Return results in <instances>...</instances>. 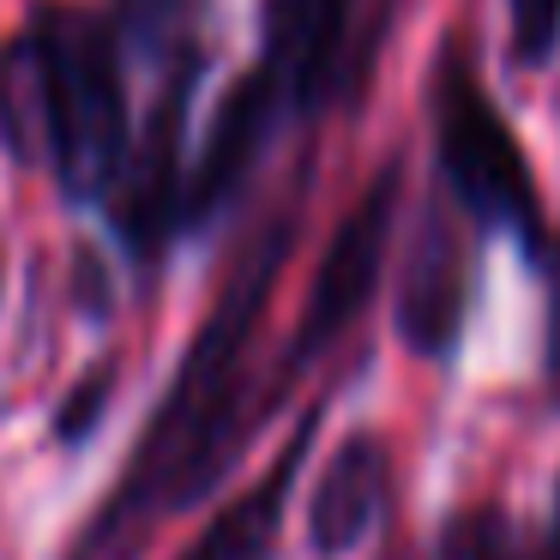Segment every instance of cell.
Here are the masks:
<instances>
[{
  "mask_svg": "<svg viewBox=\"0 0 560 560\" xmlns=\"http://www.w3.org/2000/svg\"><path fill=\"white\" fill-rule=\"evenodd\" d=\"M109 386H115V368H97L91 380H79L73 398H67V410L55 416V434H61V440H85L91 428L103 422V410H109Z\"/></svg>",
  "mask_w": 560,
  "mask_h": 560,
  "instance_id": "obj_15",
  "label": "cell"
},
{
  "mask_svg": "<svg viewBox=\"0 0 560 560\" xmlns=\"http://www.w3.org/2000/svg\"><path fill=\"white\" fill-rule=\"evenodd\" d=\"M31 31L49 73V170L73 206H109L139 133L127 109V37L85 7H43Z\"/></svg>",
  "mask_w": 560,
  "mask_h": 560,
  "instance_id": "obj_2",
  "label": "cell"
},
{
  "mask_svg": "<svg viewBox=\"0 0 560 560\" xmlns=\"http://www.w3.org/2000/svg\"><path fill=\"white\" fill-rule=\"evenodd\" d=\"M398 194H404V163H386V170L362 187V199L338 218L331 247L319 254L314 283H307L302 326H295L290 350H283V362H278V374L290 392H295V380H302L326 350H338V338L368 314L380 278H386L392 230H398Z\"/></svg>",
  "mask_w": 560,
  "mask_h": 560,
  "instance_id": "obj_5",
  "label": "cell"
},
{
  "mask_svg": "<svg viewBox=\"0 0 560 560\" xmlns=\"http://www.w3.org/2000/svg\"><path fill=\"white\" fill-rule=\"evenodd\" d=\"M440 560H560V548L518 530L506 506H464L440 530Z\"/></svg>",
  "mask_w": 560,
  "mask_h": 560,
  "instance_id": "obj_12",
  "label": "cell"
},
{
  "mask_svg": "<svg viewBox=\"0 0 560 560\" xmlns=\"http://www.w3.org/2000/svg\"><path fill=\"white\" fill-rule=\"evenodd\" d=\"M548 542L560 548V476H555V512H548Z\"/></svg>",
  "mask_w": 560,
  "mask_h": 560,
  "instance_id": "obj_16",
  "label": "cell"
},
{
  "mask_svg": "<svg viewBox=\"0 0 560 560\" xmlns=\"http://www.w3.org/2000/svg\"><path fill=\"white\" fill-rule=\"evenodd\" d=\"M199 73H206V55H187V61L163 67V85H158V103L145 109L133 133V158H127L121 182L109 194V211H115V235L121 247L139 259V266H158L163 247L175 242L182 230V199H187V109H194V91H199Z\"/></svg>",
  "mask_w": 560,
  "mask_h": 560,
  "instance_id": "obj_7",
  "label": "cell"
},
{
  "mask_svg": "<svg viewBox=\"0 0 560 560\" xmlns=\"http://www.w3.org/2000/svg\"><path fill=\"white\" fill-rule=\"evenodd\" d=\"M428 121H434L440 187H446L488 235H512L536 266L555 230L542 223V194H536L530 158H524L512 121L500 115V103L488 97V85L476 79L470 49H464L458 37L440 43V55H434Z\"/></svg>",
  "mask_w": 560,
  "mask_h": 560,
  "instance_id": "obj_3",
  "label": "cell"
},
{
  "mask_svg": "<svg viewBox=\"0 0 560 560\" xmlns=\"http://www.w3.org/2000/svg\"><path fill=\"white\" fill-rule=\"evenodd\" d=\"M295 254V206L271 211L242 242L211 314L199 319L182 368L170 374L133 458L121 464L103 506L73 530L61 560H145L151 536L175 512L218 494L242 446L266 428V416L290 398L283 374H259V331H266L278 278Z\"/></svg>",
  "mask_w": 560,
  "mask_h": 560,
  "instance_id": "obj_1",
  "label": "cell"
},
{
  "mask_svg": "<svg viewBox=\"0 0 560 560\" xmlns=\"http://www.w3.org/2000/svg\"><path fill=\"white\" fill-rule=\"evenodd\" d=\"M482 223L440 187L428 211L416 218L410 242L398 254V295H392V326L422 362H452L464 338V319L476 302V271H482Z\"/></svg>",
  "mask_w": 560,
  "mask_h": 560,
  "instance_id": "obj_6",
  "label": "cell"
},
{
  "mask_svg": "<svg viewBox=\"0 0 560 560\" xmlns=\"http://www.w3.org/2000/svg\"><path fill=\"white\" fill-rule=\"evenodd\" d=\"M506 19H512V61L524 73H536L560 55V0H506Z\"/></svg>",
  "mask_w": 560,
  "mask_h": 560,
  "instance_id": "obj_13",
  "label": "cell"
},
{
  "mask_svg": "<svg viewBox=\"0 0 560 560\" xmlns=\"http://www.w3.org/2000/svg\"><path fill=\"white\" fill-rule=\"evenodd\" d=\"M392 506V446L374 428H355L331 446L314 494H307V542L319 560H338L374 536Z\"/></svg>",
  "mask_w": 560,
  "mask_h": 560,
  "instance_id": "obj_8",
  "label": "cell"
},
{
  "mask_svg": "<svg viewBox=\"0 0 560 560\" xmlns=\"http://www.w3.org/2000/svg\"><path fill=\"white\" fill-rule=\"evenodd\" d=\"M319 404L302 416V428H295L290 440H283V452L271 458V470L259 476L247 494H235L230 506L218 512V518L199 530V542L187 548L182 560H278V542H283V512H290V494H295V476H302L307 464V446H314L319 434Z\"/></svg>",
  "mask_w": 560,
  "mask_h": 560,
  "instance_id": "obj_9",
  "label": "cell"
},
{
  "mask_svg": "<svg viewBox=\"0 0 560 560\" xmlns=\"http://www.w3.org/2000/svg\"><path fill=\"white\" fill-rule=\"evenodd\" d=\"M392 19L398 0H266L247 79L271 97L283 127L319 121L362 97Z\"/></svg>",
  "mask_w": 560,
  "mask_h": 560,
  "instance_id": "obj_4",
  "label": "cell"
},
{
  "mask_svg": "<svg viewBox=\"0 0 560 560\" xmlns=\"http://www.w3.org/2000/svg\"><path fill=\"white\" fill-rule=\"evenodd\" d=\"M199 13H206V0H121L115 25L127 37V55L163 73V67L199 55Z\"/></svg>",
  "mask_w": 560,
  "mask_h": 560,
  "instance_id": "obj_11",
  "label": "cell"
},
{
  "mask_svg": "<svg viewBox=\"0 0 560 560\" xmlns=\"http://www.w3.org/2000/svg\"><path fill=\"white\" fill-rule=\"evenodd\" d=\"M536 271H542V295H548L542 302V398L560 416V230L548 235Z\"/></svg>",
  "mask_w": 560,
  "mask_h": 560,
  "instance_id": "obj_14",
  "label": "cell"
},
{
  "mask_svg": "<svg viewBox=\"0 0 560 560\" xmlns=\"http://www.w3.org/2000/svg\"><path fill=\"white\" fill-rule=\"evenodd\" d=\"M0 145L19 163H49V73L31 25L0 49Z\"/></svg>",
  "mask_w": 560,
  "mask_h": 560,
  "instance_id": "obj_10",
  "label": "cell"
}]
</instances>
